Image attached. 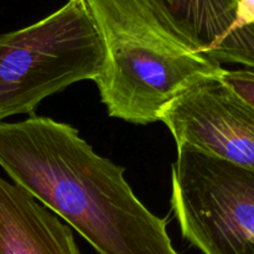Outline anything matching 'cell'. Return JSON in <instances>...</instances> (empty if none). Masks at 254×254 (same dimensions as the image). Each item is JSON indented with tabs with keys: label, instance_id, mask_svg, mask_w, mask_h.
<instances>
[{
	"label": "cell",
	"instance_id": "2",
	"mask_svg": "<svg viewBox=\"0 0 254 254\" xmlns=\"http://www.w3.org/2000/svg\"><path fill=\"white\" fill-rule=\"evenodd\" d=\"M104 44L94 79L108 114L133 124L158 122L185 89L223 67L171 41L144 0H86Z\"/></svg>",
	"mask_w": 254,
	"mask_h": 254
},
{
	"label": "cell",
	"instance_id": "3",
	"mask_svg": "<svg viewBox=\"0 0 254 254\" xmlns=\"http://www.w3.org/2000/svg\"><path fill=\"white\" fill-rule=\"evenodd\" d=\"M104 44L86 0H67L35 24L0 35V123L47 97L94 81Z\"/></svg>",
	"mask_w": 254,
	"mask_h": 254
},
{
	"label": "cell",
	"instance_id": "8",
	"mask_svg": "<svg viewBox=\"0 0 254 254\" xmlns=\"http://www.w3.org/2000/svg\"><path fill=\"white\" fill-rule=\"evenodd\" d=\"M254 24V0H237L236 26L238 29Z\"/></svg>",
	"mask_w": 254,
	"mask_h": 254
},
{
	"label": "cell",
	"instance_id": "7",
	"mask_svg": "<svg viewBox=\"0 0 254 254\" xmlns=\"http://www.w3.org/2000/svg\"><path fill=\"white\" fill-rule=\"evenodd\" d=\"M218 77L236 96L240 97L245 103L254 109V71L251 69L230 71L223 68Z\"/></svg>",
	"mask_w": 254,
	"mask_h": 254
},
{
	"label": "cell",
	"instance_id": "1",
	"mask_svg": "<svg viewBox=\"0 0 254 254\" xmlns=\"http://www.w3.org/2000/svg\"><path fill=\"white\" fill-rule=\"evenodd\" d=\"M0 168L99 254H180L136 197L126 169L98 155L71 124L30 116L0 123Z\"/></svg>",
	"mask_w": 254,
	"mask_h": 254
},
{
	"label": "cell",
	"instance_id": "4",
	"mask_svg": "<svg viewBox=\"0 0 254 254\" xmlns=\"http://www.w3.org/2000/svg\"><path fill=\"white\" fill-rule=\"evenodd\" d=\"M171 211L203 254H254V170L189 146L171 166Z\"/></svg>",
	"mask_w": 254,
	"mask_h": 254
},
{
	"label": "cell",
	"instance_id": "5",
	"mask_svg": "<svg viewBox=\"0 0 254 254\" xmlns=\"http://www.w3.org/2000/svg\"><path fill=\"white\" fill-rule=\"evenodd\" d=\"M159 121L170 130L176 148L189 146L254 170V109L218 74L179 94L163 109Z\"/></svg>",
	"mask_w": 254,
	"mask_h": 254
},
{
	"label": "cell",
	"instance_id": "6",
	"mask_svg": "<svg viewBox=\"0 0 254 254\" xmlns=\"http://www.w3.org/2000/svg\"><path fill=\"white\" fill-rule=\"evenodd\" d=\"M0 254H81L71 228L34 196L0 178Z\"/></svg>",
	"mask_w": 254,
	"mask_h": 254
}]
</instances>
